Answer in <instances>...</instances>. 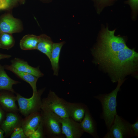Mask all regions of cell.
<instances>
[{"mask_svg": "<svg viewBox=\"0 0 138 138\" xmlns=\"http://www.w3.org/2000/svg\"><path fill=\"white\" fill-rule=\"evenodd\" d=\"M138 54L128 47L117 52L95 59L111 75L113 83L124 80L137 70Z\"/></svg>", "mask_w": 138, "mask_h": 138, "instance_id": "obj_1", "label": "cell"}, {"mask_svg": "<svg viewBox=\"0 0 138 138\" xmlns=\"http://www.w3.org/2000/svg\"><path fill=\"white\" fill-rule=\"evenodd\" d=\"M115 30L106 28L102 32L98 43L92 50L95 59L120 51L127 47L122 38L114 35Z\"/></svg>", "mask_w": 138, "mask_h": 138, "instance_id": "obj_2", "label": "cell"}, {"mask_svg": "<svg viewBox=\"0 0 138 138\" xmlns=\"http://www.w3.org/2000/svg\"><path fill=\"white\" fill-rule=\"evenodd\" d=\"M124 80H119L116 88L110 93L100 94L94 97V98L98 99L101 104L102 109L101 117L104 121L108 130L113 124L115 116L117 114V96Z\"/></svg>", "mask_w": 138, "mask_h": 138, "instance_id": "obj_3", "label": "cell"}, {"mask_svg": "<svg viewBox=\"0 0 138 138\" xmlns=\"http://www.w3.org/2000/svg\"><path fill=\"white\" fill-rule=\"evenodd\" d=\"M40 111L45 135L49 138L62 137V118L53 112L45 109H41Z\"/></svg>", "mask_w": 138, "mask_h": 138, "instance_id": "obj_4", "label": "cell"}, {"mask_svg": "<svg viewBox=\"0 0 138 138\" xmlns=\"http://www.w3.org/2000/svg\"><path fill=\"white\" fill-rule=\"evenodd\" d=\"M45 89V88H43L39 90L29 98L24 97L18 93H15L19 111L22 115L25 117L32 113L41 111L42 105L41 96Z\"/></svg>", "mask_w": 138, "mask_h": 138, "instance_id": "obj_5", "label": "cell"}, {"mask_svg": "<svg viewBox=\"0 0 138 138\" xmlns=\"http://www.w3.org/2000/svg\"><path fill=\"white\" fill-rule=\"evenodd\" d=\"M66 101L50 90L47 97L42 99L41 109L51 111L62 118L68 117L66 108Z\"/></svg>", "mask_w": 138, "mask_h": 138, "instance_id": "obj_6", "label": "cell"}, {"mask_svg": "<svg viewBox=\"0 0 138 138\" xmlns=\"http://www.w3.org/2000/svg\"><path fill=\"white\" fill-rule=\"evenodd\" d=\"M131 124L117 114L104 138H127L134 136Z\"/></svg>", "mask_w": 138, "mask_h": 138, "instance_id": "obj_7", "label": "cell"}, {"mask_svg": "<svg viewBox=\"0 0 138 138\" xmlns=\"http://www.w3.org/2000/svg\"><path fill=\"white\" fill-rule=\"evenodd\" d=\"M61 123L62 133L66 138H80L84 132L80 123L70 117L62 118Z\"/></svg>", "mask_w": 138, "mask_h": 138, "instance_id": "obj_8", "label": "cell"}, {"mask_svg": "<svg viewBox=\"0 0 138 138\" xmlns=\"http://www.w3.org/2000/svg\"><path fill=\"white\" fill-rule=\"evenodd\" d=\"M23 30L21 22L8 13L3 16L0 19V32L13 33L21 32Z\"/></svg>", "mask_w": 138, "mask_h": 138, "instance_id": "obj_9", "label": "cell"}, {"mask_svg": "<svg viewBox=\"0 0 138 138\" xmlns=\"http://www.w3.org/2000/svg\"><path fill=\"white\" fill-rule=\"evenodd\" d=\"M22 118L17 112H8L0 125L4 131L5 137H8L16 128L21 126Z\"/></svg>", "mask_w": 138, "mask_h": 138, "instance_id": "obj_10", "label": "cell"}, {"mask_svg": "<svg viewBox=\"0 0 138 138\" xmlns=\"http://www.w3.org/2000/svg\"><path fill=\"white\" fill-rule=\"evenodd\" d=\"M42 118L40 111L31 113L22 119L21 126L28 138L37 128L41 121Z\"/></svg>", "mask_w": 138, "mask_h": 138, "instance_id": "obj_11", "label": "cell"}, {"mask_svg": "<svg viewBox=\"0 0 138 138\" xmlns=\"http://www.w3.org/2000/svg\"><path fill=\"white\" fill-rule=\"evenodd\" d=\"M13 93L7 90L0 92V105L6 113L19 112L16 96Z\"/></svg>", "mask_w": 138, "mask_h": 138, "instance_id": "obj_12", "label": "cell"}, {"mask_svg": "<svg viewBox=\"0 0 138 138\" xmlns=\"http://www.w3.org/2000/svg\"><path fill=\"white\" fill-rule=\"evenodd\" d=\"M66 108L69 117L75 121L80 123L84 118L88 108L82 103L66 101Z\"/></svg>", "mask_w": 138, "mask_h": 138, "instance_id": "obj_13", "label": "cell"}, {"mask_svg": "<svg viewBox=\"0 0 138 138\" xmlns=\"http://www.w3.org/2000/svg\"><path fill=\"white\" fill-rule=\"evenodd\" d=\"M10 65L17 70L31 74L39 78L44 74L40 71L39 67H34L30 65L28 63L20 59L15 58L11 61Z\"/></svg>", "mask_w": 138, "mask_h": 138, "instance_id": "obj_14", "label": "cell"}, {"mask_svg": "<svg viewBox=\"0 0 138 138\" xmlns=\"http://www.w3.org/2000/svg\"><path fill=\"white\" fill-rule=\"evenodd\" d=\"M4 67V68L11 71L19 78L28 83L32 88L33 95L37 92L36 84L38 78L31 74L18 71L10 65H6Z\"/></svg>", "mask_w": 138, "mask_h": 138, "instance_id": "obj_15", "label": "cell"}, {"mask_svg": "<svg viewBox=\"0 0 138 138\" xmlns=\"http://www.w3.org/2000/svg\"><path fill=\"white\" fill-rule=\"evenodd\" d=\"M80 124L84 132L89 134L94 137H98L96 132L95 123L88 108L86 111L84 118Z\"/></svg>", "mask_w": 138, "mask_h": 138, "instance_id": "obj_16", "label": "cell"}, {"mask_svg": "<svg viewBox=\"0 0 138 138\" xmlns=\"http://www.w3.org/2000/svg\"><path fill=\"white\" fill-rule=\"evenodd\" d=\"M65 43V41L53 43L51 54L50 61L54 75L57 76L59 69V62L60 54L62 48Z\"/></svg>", "mask_w": 138, "mask_h": 138, "instance_id": "obj_17", "label": "cell"}, {"mask_svg": "<svg viewBox=\"0 0 138 138\" xmlns=\"http://www.w3.org/2000/svg\"><path fill=\"white\" fill-rule=\"evenodd\" d=\"M20 83L9 77L4 70V67L0 64V90L8 91L15 93L13 86Z\"/></svg>", "mask_w": 138, "mask_h": 138, "instance_id": "obj_18", "label": "cell"}, {"mask_svg": "<svg viewBox=\"0 0 138 138\" xmlns=\"http://www.w3.org/2000/svg\"><path fill=\"white\" fill-rule=\"evenodd\" d=\"M36 49L45 54L50 60L53 42L51 38L45 34L39 36Z\"/></svg>", "mask_w": 138, "mask_h": 138, "instance_id": "obj_19", "label": "cell"}, {"mask_svg": "<svg viewBox=\"0 0 138 138\" xmlns=\"http://www.w3.org/2000/svg\"><path fill=\"white\" fill-rule=\"evenodd\" d=\"M39 39V36L29 34L26 35L20 40V47L23 50L36 49Z\"/></svg>", "mask_w": 138, "mask_h": 138, "instance_id": "obj_20", "label": "cell"}, {"mask_svg": "<svg viewBox=\"0 0 138 138\" xmlns=\"http://www.w3.org/2000/svg\"><path fill=\"white\" fill-rule=\"evenodd\" d=\"M15 39L12 34L0 32V48L8 50L14 45Z\"/></svg>", "mask_w": 138, "mask_h": 138, "instance_id": "obj_21", "label": "cell"}, {"mask_svg": "<svg viewBox=\"0 0 138 138\" xmlns=\"http://www.w3.org/2000/svg\"><path fill=\"white\" fill-rule=\"evenodd\" d=\"M45 135L41 120L37 128L33 133L28 136V138H43Z\"/></svg>", "mask_w": 138, "mask_h": 138, "instance_id": "obj_22", "label": "cell"}, {"mask_svg": "<svg viewBox=\"0 0 138 138\" xmlns=\"http://www.w3.org/2000/svg\"><path fill=\"white\" fill-rule=\"evenodd\" d=\"M11 138H28L21 126L15 129L10 135Z\"/></svg>", "mask_w": 138, "mask_h": 138, "instance_id": "obj_23", "label": "cell"}, {"mask_svg": "<svg viewBox=\"0 0 138 138\" xmlns=\"http://www.w3.org/2000/svg\"><path fill=\"white\" fill-rule=\"evenodd\" d=\"M4 5L6 9L9 10L12 9L18 4L17 0H2Z\"/></svg>", "mask_w": 138, "mask_h": 138, "instance_id": "obj_24", "label": "cell"}, {"mask_svg": "<svg viewBox=\"0 0 138 138\" xmlns=\"http://www.w3.org/2000/svg\"><path fill=\"white\" fill-rule=\"evenodd\" d=\"M125 3L129 4L133 10H136L138 8V0H128Z\"/></svg>", "mask_w": 138, "mask_h": 138, "instance_id": "obj_25", "label": "cell"}, {"mask_svg": "<svg viewBox=\"0 0 138 138\" xmlns=\"http://www.w3.org/2000/svg\"><path fill=\"white\" fill-rule=\"evenodd\" d=\"M131 127L133 131L134 136L138 137V119L133 124H131Z\"/></svg>", "mask_w": 138, "mask_h": 138, "instance_id": "obj_26", "label": "cell"}, {"mask_svg": "<svg viewBox=\"0 0 138 138\" xmlns=\"http://www.w3.org/2000/svg\"><path fill=\"white\" fill-rule=\"evenodd\" d=\"M6 113L0 105V126L5 118Z\"/></svg>", "mask_w": 138, "mask_h": 138, "instance_id": "obj_27", "label": "cell"}, {"mask_svg": "<svg viewBox=\"0 0 138 138\" xmlns=\"http://www.w3.org/2000/svg\"><path fill=\"white\" fill-rule=\"evenodd\" d=\"M111 0H93L96 4L98 5H103L106 4Z\"/></svg>", "mask_w": 138, "mask_h": 138, "instance_id": "obj_28", "label": "cell"}, {"mask_svg": "<svg viewBox=\"0 0 138 138\" xmlns=\"http://www.w3.org/2000/svg\"><path fill=\"white\" fill-rule=\"evenodd\" d=\"M11 56H12L10 55L4 54L0 53V60L5 59H8Z\"/></svg>", "mask_w": 138, "mask_h": 138, "instance_id": "obj_29", "label": "cell"}, {"mask_svg": "<svg viewBox=\"0 0 138 138\" xmlns=\"http://www.w3.org/2000/svg\"><path fill=\"white\" fill-rule=\"evenodd\" d=\"M4 133L0 126V138H4L5 137Z\"/></svg>", "mask_w": 138, "mask_h": 138, "instance_id": "obj_30", "label": "cell"}, {"mask_svg": "<svg viewBox=\"0 0 138 138\" xmlns=\"http://www.w3.org/2000/svg\"><path fill=\"white\" fill-rule=\"evenodd\" d=\"M18 4H23L25 3L26 0H17Z\"/></svg>", "mask_w": 138, "mask_h": 138, "instance_id": "obj_31", "label": "cell"}, {"mask_svg": "<svg viewBox=\"0 0 138 138\" xmlns=\"http://www.w3.org/2000/svg\"><path fill=\"white\" fill-rule=\"evenodd\" d=\"M44 3H49L52 2L53 0H39Z\"/></svg>", "mask_w": 138, "mask_h": 138, "instance_id": "obj_32", "label": "cell"}, {"mask_svg": "<svg viewBox=\"0 0 138 138\" xmlns=\"http://www.w3.org/2000/svg\"><path fill=\"white\" fill-rule=\"evenodd\" d=\"M0 1L4 5V6H5H5L4 5V4H3V1H2V0H0Z\"/></svg>", "mask_w": 138, "mask_h": 138, "instance_id": "obj_33", "label": "cell"}, {"mask_svg": "<svg viewBox=\"0 0 138 138\" xmlns=\"http://www.w3.org/2000/svg\"></svg>", "mask_w": 138, "mask_h": 138, "instance_id": "obj_34", "label": "cell"}]
</instances>
